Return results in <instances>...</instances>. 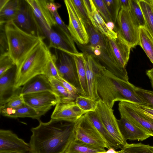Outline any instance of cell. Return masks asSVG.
<instances>
[{
	"label": "cell",
	"mask_w": 153,
	"mask_h": 153,
	"mask_svg": "<svg viewBox=\"0 0 153 153\" xmlns=\"http://www.w3.org/2000/svg\"><path fill=\"white\" fill-rule=\"evenodd\" d=\"M31 129L30 153H65L75 139L74 123L53 119Z\"/></svg>",
	"instance_id": "cell-1"
},
{
	"label": "cell",
	"mask_w": 153,
	"mask_h": 153,
	"mask_svg": "<svg viewBox=\"0 0 153 153\" xmlns=\"http://www.w3.org/2000/svg\"><path fill=\"white\" fill-rule=\"evenodd\" d=\"M94 61L98 95L109 107L112 108L117 101L145 105L136 93L134 85L115 76L94 58Z\"/></svg>",
	"instance_id": "cell-2"
},
{
	"label": "cell",
	"mask_w": 153,
	"mask_h": 153,
	"mask_svg": "<svg viewBox=\"0 0 153 153\" xmlns=\"http://www.w3.org/2000/svg\"><path fill=\"white\" fill-rule=\"evenodd\" d=\"M85 26L89 37V42L85 45L76 42L78 48L82 53L91 56L116 76L128 81L126 68L120 66L112 56L108 44V38L95 29L91 22Z\"/></svg>",
	"instance_id": "cell-3"
},
{
	"label": "cell",
	"mask_w": 153,
	"mask_h": 153,
	"mask_svg": "<svg viewBox=\"0 0 153 153\" xmlns=\"http://www.w3.org/2000/svg\"><path fill=\"white\" fill-rule=\"evenodd\" d=\"M52 55L43 40H41L16 67L14 91L36 76L46 75Z\"/></svg>",
	"instance_id": "cell-4"
},
{
	"label": "cell",
	"mask_w": 153,
	"mask_h": 153,
	"mask_svg": "<svg viewBox=\"0 0 153 153\" xmlns=\"http://www.w3.org/2000/svg\"><path fill=\"white\" fill-rule=\"evenodd\" d=\"M8 46V54L17 66L44 38L29 34L19 27L12 21L4 25Z\"/></svg>",
	"instance_id": "cell-5"
},
{
	"label": "cell",
	"mask_w": 153,
	"mask_h": 153,
	"mask_svg": "<svg viewBox=\"0 0 153 153\" xmlns=\"http://www.w3.org/2000/svg\"><path fill=\"white\" fill-rule=\"evenodd\" d=\"M117 22V34L130 48H134L139 45L140 26L130 9L121 8Z\"/></svg>",
	"instance_id": "cell-6"
},
{
	"label": "cell",
	"mask_w": 153,
	"mask_h": 153,
	"mask_svg": "<svg viewBox=\"0 0 153 153\" xmlns=\"http://www.w3.org/2000/svg\"><path fill=\"white\" fill-rule=\"evenodd\" d=\"M75 139L92 146L108 149L101 134L84 114L74 123Z\"/></svg>",
	"instance_id": "cell-7"
},
{
	"label": "cell",
	"mask_w": 153,
	"mask_h": 153,
	"mask_svg": "<svg viewBox=\"0 0 153 153\" xmlns=\"http://www.w3.org/2000/svg\"><path fill=\"white\" fill-rule=\"evenodd\" d=\"M12 21L25 32L39 37L45 38L40 24L26 0L21 1L19 10Z\"/></svg>",
	"instance_id": "cell-8"
},
{
	"label": "cell",
	"mask_w": 153,
	"mask_h": 153,
	"mask_svg": "<svg viewBox=\"0 0 153 153\" xmlns=\"http://www.w3.org/2000/svg\"><path fill=\"white\" fill-rule=\"evenodd\" d=\"M68 12L69 23L67 27L75 42L85 45L89 42V37L84 23L72 0L64 1Z\"/></svg>",
	"instance_id": "cell-9"
},
{
	"label": "cell",
	"mask_w": 153,
	"mask_h": 153,
	"mask_svg": "<svg viewBox=\"0 0 153 153\" xmlns=\"http://www.w3.org/2000/svg\"><path fill=\"white\" fill-rule=\"evenodd\" d=\"M114 111L101 100L97 101L95 111L108 132L123 146L127 143L121 134Z\"/></svg>",
	"instance_id": "cell-10"
},
{
	"label": "cell",
	"mask_w": 153,
	"mask_h": 153,
	"mask_svg": "<svg viewBox=\"0 0 153 153\" xmlns=\"http://www.w3.org/2000/svg\"><path fill=\"white\" fill-rule=\"evenodd\" d=\"M118 109L120 117L128 120L150 136H153V120L137 110L131 102L120 101Z\"/></svg>",
	"instance_id": "cell-11"
},
{
	"label": "cell",
	"mask_w": 153,
	"mask_h": 153,
	"mask_svg": "<svg viewBox=\"0 0 153 153\" xmlns=\"http://www.w3.org/2000/svg\"><path fill=\"white\" fill-rule=\"evenodd\" d=\"M60 51L56 63L59 76L80 90L74 56Z\"/></svg>",
	"instance_id": "cell-12"
},
{
	"label": "cell",
	"mask_w": 153,
	"mask_h": 153,
	"mask_svg": "<svg viewBox=\"0 0 153 153\" xmlns=\"http://www.w3.org/2000/svg\"><path fill=\"white\" fill-rule=\"evenodd\" d=\"M58 28V32L52 29L42 30L44 34L49 40L48 48H55L73 55L79 54L80 53L77 50L74 41L70 34Z\"/></svg>",
	"instance_id": "cell-13"
},
{
	"label": "cell",
	"mask_w": 153,
	"mask_h": 153,
	"mask_svg": "<svg viewBox=\"0 0 153 153\" xmlns=\"http://www.w3.org/2000/svg\"><path fill=\"white\" fill-rule=\"evenodd\" d=\"M29 143H26L9 130H0V153H30Z\"/></svg>",
	"instance_id": "cell-14"
},
{
	"label": "cell",
	"mask_w": 153,
	"mask_h": 153,
	"mask_svg": "<svg viewBox=\"0 0 153 153\" xmlns=\"http://www.w3.org/2000/svg\"><path fill=\"white\" fill-rule=\"evenodd\" d=\"M23 97L25 103L37 111L46 112L59 101L58 97L49 91L25 94Z\"/></svg>",
	"instance_id": "cell-15"
},
{
	"label": "cell",
	"mask_w": 153,
	"mask_h": 153,
	"mask_svg": "<svg viewBox=\"0 0 153 153\" xmlns=\"http://www.w3.org/2000/svg\"><path fill=\"white\" fill-rule=\"evenodd\" d=\"M85 113L75 101L66 103L59 101L55 105L51 119L74 123Z\"/></svg>",
	"instance_id": "cell-16"
},
{
	"label": "cell",
	"mask_w": 153,
	"mask_h": 153,
	"mask_svg": "<svg viewBox=\"0 0 153 153\" xmlns=\"http://www.w3.org/2000/svg\"><path fill=\"white\" fill-rule=\"evenodd\" d=\"M31 7L42 29L51 30L56 26L53 14L47 7V0H26Z\"/></svg>",
	"instance_id": "cell-17"
},
{
	"label": "cell",
	"mask_w": 153,
	"mask_h": 153,
	"mask_svg": "<svg viewBox=\"0 0 153 153\" xmlns=\"http://www.w3.org/2000/svg\"><path fill=\"white\" fill-rule=\"evenodd\" d=\"M90 22L97 30L109 39H115L117 37V32L110 30L102 18L92 0H83Z\"/></svg>",
	"instance_id": "cell-18"
},
{
	"label": "cell",
	"mask_w": 153,
	"mask_h": 153,
	"mask_svg": "<svg viewBox=\"0 0 153 153\" xmlns=\"http://www.w3.org/2000/svg\"><path fill=\"white\" fill-rule=\"evenodd\" d=\"M108 42L115 61L121 67L125 68L129 58L130 47L118 34L115 39L108 38Z\"/></svg>",
	"instance_id": "cell-19"
},
{
	"label": "cell",
	"mask_w": 153,
	"mask_h": 153,
	"mask_svg": "<svg viewBox=\"0 0 153 153\" xmlns=\"http://www.w3.org/2000/svg\"><path fill=\"white\" fill-rule=\"evenodd\" d=\"M117 121L121 134L126 141L127 140L143 141L150 136L126 118L120 117V119Z\"/></svg>",
	"instance_id": "cell-20"
},
{
	"label": "cell",
	"mask_w": 153,
	"mask_h": 153,
	"mask_svg": "<svg viewBox=\"0 0 153 153\" xmlns=\"http://www.w3.org/2000/svg\"><path fill=\"white\" fill-rule=\"evenodd\" d=\"M1 114L4 117L13 118L29 117L38 120L47 112L35 110L25 103L20 107L16 108L4 105L0 106Z\"/></svg>",
	"instance_id": "cell-21"
},
{
	"label": "cell",
	"mask_w": 153,
	"mask_h": 153,
	"mask_svg": "<svg viewBox=\"0 0 153 153\" xmlns=\"http://www.w3.org/2000/svg\"><path fill=\"white\" fill-rule=\"evenodd\" d=\"M47 91L53 92L49 78L45 75L39 74L31 79L22 86L21 94L24 95Z\"/></svg>",
	"instance_id": "cell-22"
},
{
	"label": "cell",
	"mask_w": 153,
	"mask_h": 153,
	"mask_svg": "<svg viewBox=\"0 0 153 153\" xmlns=\"http://www.w3.org/2000/svg\"><path fill=\"white\" fill-rule=\"evenodd\" d=\"M83 53L85 64L88 96L97 101L100 99L96 86V73L93 57L86 53Z\"/></svg>",
	"instance_id": "cell-23"
},
{
	"label": "cell",
	"mask_w": 153,
	"mask_h": 153,
	"mask_svg": "<svg viewBox=\"0 0 153 153\" xmlns=\"http://www.w3.org/2000/svg\"><path fill=\"white\" fill-rule=\"evenodd\" d=\"M84 115L103 137L108 149L112 148L115 150L121 149L122 146L108 132L95 111L87 112Z\"/></svg>",
	"instance_id": "cell-24"
},
{
	"label": "cell",
	"mask_w": 153,
	"mask_h": 153,
	"mask_svg": "<svg viewBox=\"0 0 153 153\" xmlns=\"http://www.w3.org/2000/svg\"><path fill=\"white\" fill-rule=\"evenodd\" d=\"M16 66L10 69L0 76V105L14 93Z\"/></svg>",
	"instance_id": "cell-25"
},
{
	"label": "cell",
	"mask_w": 153,
	"mask_h": 153,
	"mask_svg": "<svg viewBox=\"0 0 153 153\" xmlns=\"http://www.w3.org/2000/svg\"><path fill=\"white\" fill-rule=\"evenodd\" d=\"M74 56L76 65L81 95L88 97L83 53H80L79 54Z\"/></svg>",
	"instance_id": "cell-26"
},
{
	"label": "cell",
	"mask_w": 153,
	"mask_h": 153,
	"mask_svg": "<svg viewBox=\"0 0 153 153\" xmlns=\"http://www.w3.org/2000/svg\"><path fill=\"white\" fill-rule=\"evenodd\" d=\"M20 0H9L0 10V25L5 24L13 21L20 7Z\"/></svg>",
	"instance_id": "cell-27"
},
{
	"label": "cell",
	"mask_w": 153,
	"mask_h": 153,
	"mask_svg": "<svg viewBox=\"0 0 153 153\" xmlns=\"http://www.w3.org/2000/svg\"><path fill=\"white\" fill-rule=\"evenodd\" d=\"M142 11L145 28L153 37V0H138Z\"/></svg>",
	"instance_id": "cell-28"
},
{
	"label": "cell",
	"mask_w": 153,
	"mask_h": 153,
	"mask_svg": "<svg viewBox=\"0 0 153 153\" xmlns=\"http://www.w3.org/2000/svg\"><path fill=\"white\" fill-rule=\"evenodd\" d=\"M139 45L153 64V37L145 27H140Z\"/></svg>",
	"instance_id": "cell-29"
},
{
	"label": "cell",
	"mask_w": 153,
	"mask_h": 153,
	"mask_svg": "<svg viewBox=\"0 0 153 153\" xmlns=\"http://www.w3.org/2000/svg\"><path fill=\"white\" fill-rule=\"evenodd\" d=\"M105 149L95 148L74 139L70 143L65 153H101Z\"/></svg>",
	"instance_id": "cell-30"
},
{
	"label": "cell",
	"mask_w": 153,
	"mask_h": 153,
	"mask_svg": "<svg viewBox=\"0 0 153 153\" xmlns=\"http://www.w3.org/2000/svg\"><path fill=\"white\" fill-rule=\"evenodd\" d=\"M53 92L58 97L59 101L68 103L75 101L76 98L72 96L55 77L49 78Z\"/></svg>",
	"instance_id": "cell-31"
},
{
	"label": "cell",
	"mask_w": 153,
	"mask_h": 153,
	"mask_svg": "<svg viewBox=\"0 0 153 153\" xmlns=\"http://www.w3.org/2000/svg\"><path fill=\"white\" fill-rule=\"evenodd\" d=\"M121 149L123 153H153V146L141 143H127Z\"/></svg>",
	"instance_id": "cell-32"
},
{
	"label": "cell",
	"mask_w": 153,
	"mask_h": 153,
	"mask_svg": "<svg viewBox=\"0 0 153 153\" xmlns=\"http://www.w3.org/2000/svg\"><path fill=\"white\" fill-rule=\"evenodd\" d=\"M97 101L88 97L81 95L77 97L75 100L79 107L86 113L95 111Z\"/></svg>",
	"instance_id": "cell-33"
},
{
	"label": "cell",
	"mask_w": 153,
	"mask_h": 153,
	"mask_svg": "<svg viewBox=\"0 0 153 153\" xmlns=\"http://www.w3.org/2000/svg\"><path fill=\"white\" fill-rule=\"evenodd\" d=\"M21 88L16 90L13 94L1 105L16 108H18L24 103L23 95L21 94Z\"/></svg>",
	"instance_id": "cell-34"
},
{
	"label": "cell",
	"mask_w": 153,
	"mask_h": 153,
	"mask_svg": "<svg viewBox=\"0 0 153 153\" xmlns=\"http://www.w3.org/2000/svg\"><path fill=\"white\" fill-rule=\"evenodd\" d=\"M103 1L112 22L115 25L121 8L119 0H103Z\"/></svg>",
	"instance_id": "cell-35"
},
{
	"label": "cell",
	"mask_w": 153,
	"mask_h": 153,
	"mask_svg": "<svg viewBox=\"0 0 153 153\" xmlns=\"http://www.w3.org/2000/svg\"><path fill=\"white\" fill-rule=\"evenodd\" d=\"M130 9L139 22L140 27H145L146 24L138 0H129Z\"/></svg>",
	"instance_id": "cell-36"
},
{
	"label": "cell",
	"mask_w": 153,
	"mask_h": 153,
	"mask_svg": "<svg viewBox=\"0 0 153 153\" xmlns=\"http://www.w3.org/2000/svg\"><path fill=\"white\" fill-rule=\"evenodd\" d=\"M15 66V64L8 53L0 55V76Z\"/></svg>",
	"instance_id": "cell-37"
},
{
	"label": "cell",
	"mask_w": 153,
	"mask_h": 153,
	"mask_svg": "<svg viewBox=\"0 0 153 153\" xmlns=\"http://www.w3.org/2000/svg\"><path fill=\"white\" fill-rule=\"evenodd\" d=\"M136 92L142 99L145 105L153 107V91L136 87Z\"/></svg>",
	"instance_id": "cell-38"
},
{
	"label": "cell",
	"mask_w": 153,
	"mask_h": 153,
	"mask_svg": "<svg viewBox=\"0 0 153 153\" xmlns=\"http://www.w3.org/2000/svg\"><path fill=\"white\" fill-rule=\"evenodd\" d=\"M97 10L106 23L112 22L103 0H92Z\"/></svg>",
	"instance_id": "cell-39"
},
{
	"label": "cell",
	"mask_w": 153,
	"mask_h": 153,
	"mask_svg": "<svg viewBox=\"0 0 153 153\" xmlns=\"http://www.w3.org/2000/svg\"><path fill=\"white\" fill-rule=\"evenodd\" d=\"M72 1L84 23L85 25L90 22L83 0H72Z\"/></svg>",
	"instance_id": "cell-40"
},
{
	"label": "cell",
	"mask_w": 153,
	"mask_h": 153,
	"mask_svg": "<svg viewBox=\"0 0 153 153\" xmlns=\"http://www.w3.org/2000/svg\"><path fill=\"white\" fill-rule=\"evenodd\" d=\"M56 56L52 55L49 60L47 68L46 76L50 77H56L59 76L56 63Z\"/></svg>",
	"instance_id": "cell-41"
},
{
	"label": "cell",
	"mask_w": 153,
	"mask_h": 153,
	"mask_svg": "<svg viewBox=\"0 0 153 153\" xmlns=\"http://www.w3.org/2000/svg\"><path fill=\"white\" fill-rule=\"evenodd\" d=\"M56 78L67 91L73 97L76 98L79 95H81V91L78 88L66 81L60 76Z\"/></svg>",
	"instance_id": "cell-42"
},
{
	"label": "cell",
	"mask_w": 153,
	"mask_h": 153,
	"mask_svg": "<svg viewBox=\"0 0 153 153\" xmlns=\"http://www.w3.org/2000/svg\"><path fill=\"white\" fill-rule=\"evenodd\" d=\"M4 25H0V55L8 53V46L7 38L4 30Z\"/></svg>",
	"instance_id": "cell-43"
},
{
	"label": "cell",
	"mask_w": 153,
	"mask_h": 153,
	"mask_svg": "<svg viewBox=\"0 0 153 153\" xmlns=\"http://www.w3.org/2000/svg\"><path fill=\"white\" fill-rule=\"evenodd\" d=\"M55 22L56 24V26L60 30L63 31L70 33L67 26L63 21L60 16L59 14L57 11L53 13Z\"/></svg>",
	"instance_id": "cell-44"
},
{
	"label": "cell",
	"mask_w": 153,
	"mask_h": 153,
	"mask_svg": "<svg viewBox=\"0 0 153 153\" xmlns=\"http://www.w3.org/2000/svg\"><path fill=\"white\" fill-rule=\"evenodd\" d=\"M61 6L58 3L55 2L54 0H47V7L48 9L52 14L57 11V10Z\"/></svg>",
	"instance_id": "cell-45"
},
{
	"label": "cell",
	"mask_w": 153,
	"mask_h": 153,
	"mask_svg": "<svg viewBox=\"0 0 153 153\" xmlns=\"http://www.w3.org/2000/svg\"><path fill=\"white\" fill-rule=\"evenodd\" d=\"M140 110L153 116V107L144 105L133 103Z\"/></svg>",
	"instance_id": "cell-46"
},
{
	"label": "cell",
	"mask_w": 153,
	"mask_h": 153,
	"mask_svg": "<svg viewBox=\"0 0 153 153\" xmlns=\"http://www.w3.org/2000/svg\"><path fill=\"white\" fill-rule=\"evenodd\" d=\"M146 74L149 78L153 89V68L146 71Z\"/></svg>",
	"instance_id": "cell-47"
},
{
	"label": "cell",
	"mask_w": 153,
	"mask_h": 153,
	"mask_svg": "<svg viewBox=\"0 0 153 153\" xmlns=\"http://www.w3.org/2000/svg\"><path fill=\"white\" fill-rule=\"evenodd\" d=\"M121 8H130L129 0H119Z\"/></svg>",
	"instance_id": "cell-48"
},
{
	"label": "cell",
	"mask_w": 153,
	"mask_h": 153,
	"mask_svg": "<svg viewBox=\"0 0 153 153\" xmlns=\"http://www.w3.org/2000/svg\"><path fill=\"white\" fill-rule=\"evenodd\" d=\"M133 105L134 106L138 111H139L141 113L146 116L147 117H148L153 120V116L151 115V114L148 113H146L144 111H143L140 109H139L138 108H137L135 105L133 103H132Z\"/></svg>",
	"instance_id": "cell-49"
},
{
	"label": "cell",
	"mask_w": 153,
	"mask_h": 153,
	"mask_svg": "<svg viewBox=\"0 0 153 153\" xmlns=\"http://www.w3.org/2000/svg\"><path fill=\"white\" fill-rule=\"evenodd\" d=\"M108 28L110 30L114 31V24L111 22H109L106 23Z\"/></svg>",
	"instance_id": "cell-50"
},
{
	"label": "cell",
	"mask_w": 153,
	"mask_h": 153,
	"mask_svg": "<svg viewBox=\"0 0 153 153\" xmlns=\"http://www.w3.org/2000/svg\"><path fill=\"white\" fill-rule=\"evenodd\" d=\"M9 0H0V10L4 6Z\"/></svg>",
	"instance_id": "cell-51"
},
{
	"label": "cell",
	"mask_w": 153,
	"mask_h": 153,
	"mask_svg": "<svg viewBox=\"0 0 153 153\" xmlns=\"http://www.w3.org/2000/svg\"><path fill=\"white\" fill-rule=\"evenodd\" d=\"M116 153H123L122 150H121L120 151H118Z\"/></svg>",
	"instance_id": "cell-52"
}]
</instances>
